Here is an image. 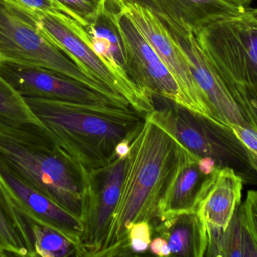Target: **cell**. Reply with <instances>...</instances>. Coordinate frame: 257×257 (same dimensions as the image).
<instances>
[{"label":"cell","mask_w":257,"mask_h":257,"mask_svg":"<svg viewBox=\"0 0 257 257\" xmlns=\"http://www.w3.org/2000/svg\"><path fill=\"white\" fill-rule=\"evenodd\" d=\"M178 158V140L145 116L130 145L118 203L99 256L130 254L128 230L136 222L157 218Z\"/></svg>","instance_id":"cell-1"},{"label":"cell","mask_w":257,"mask_h":257,"mask_svg":"<svg viewBox=\"0 0 257 257\" xmlns=\"http://www.w3.org/2000/svg\"><path fill=\"white\" fill-rule=\"evenodd\" d=\"M23 98L56 146L88 170L112 161L117 145L125 139L133 141L145 119L131 107Z\"/></svg>","instance_id":"cell-2"},{"label":"cell","mask_w":257,"mask_h":257,"mask_svg":"<svg viewBox=\"0 0 257 257\" xmlns=\"http://www.w3.org/2000/svg\"><path fill=\"white\" fill-rule=\"evenodd\" d=\"M194 34L257 131V8L249 6L238 15L216 20Z\"/></svg>","instance_id":"cell-3"},{"label":"cell","mask_w":257,"mask_h":257,"mask_svg":"<svg viewBox=\"0 0 257 257\" xmlns=\"http://www.w3.org/2000/svg\"><path fill=\"white\" fill-rule=\"evenodd\" d=\"M0 161L84 223L89 170L58 146L29 144L0 135Z\"/></svg>","instance_id":"cell-4"},{"label":"cell","mask_w":257,"mask_h":257,"mask_svg":"<svg viewBox=\"0 0 257 257\" xmlns=\"http://www.w3.org/2000/svg\"><path fill=\"white\" fill-rule=\"evenodd\" d=\"M0 60L48 68L91 88L120 107H130L123 97L87 75L51 42L31 15L6 0H0Z\"/></svg>","instance_id":"cell-5"},{"label":"cell","mask_w":257,"mask_h":257,"mask_svg":"<svg viewBox=\"0 0 257 257\" xmlns=\"http://www.w3.org/2000/svg\"><path fill=\"white\" fill-rule=\"evenodd\" d=\"M169 101L146 116L172 134L199 158L211 157L218 168L229 167L244 181L257 179L248 154L229 127Z\"/></svg>","instance_id":"cell-6"},{"label":"cell","mask_w":257,"mask_h":257,"mask_svg":"<svg viewBox=\"0 0 257 257\" xmlns=\"http://www.w3.org/2000/svg\"><path fill=\"white\" fill-rule=\"evenodd\" d=\"M30 15L40 31L87 75L123 97L141 114L154 110V98L122 78L93 50L85 26L62 12Z\"/></svg>","instance_id":"cell-7"},{"label":"cell","mask_w":257,"mask_h":257,"mask_svg":"<svg viewBox=\"0 0 257 257\" xmlns=\"http://www.w3.org/2000/svg\"><path fill=\"white\" fill-rule=\"evenodd\" d=\"M107 6L112 12L123 40L126 72L131 81L151 98H163L191 110L178 83L131 18L109 0Z\"/></svg>","instance_id":"cell-8"},{"label":"cell","mask_w":257,"mask_h":257,"mask_svg":"<svg viewBox=\"0 0 257 257\" xmlns=\"http://www.w3.org/2000/svg\"><path fill=\"white\" fill-rule=\"evenodd\" d=\"M109 1L131 18L178 83L192 111L223 125L214 116L198 87L185 53L154 11L134 0Z\"/></svg>","instance_id":"cell-9"},{"label":"cell","mask_w":257,"mask_h":257,"mask_svg":"<svg viewBox=\"0 0 257 257\" xmlns=\"http://www.w3.org/2000/svg\"><path fill=\"white\" fill-rule=\"evenodd\" d=\"M157 17L185 53L195 81L219 122L228 127L233 124L250 126L237 103L233 90L208 60L194 33L166 18Z\"/></svg>","instance_id":"cell-10"},{"label":"cell","mask_w":257,"mask_h":257,"mask_svg":"<svg viewBox=\"0 0 257 257\" xmlns=\"http://www.w3.org/2000/svg\"><path fill=\"white\" fill-rule=\"evenodd\" d=\"M126 158L116 157L105 167L89 170L88 200L81 256H99L118 203Z\"/></svg>","instance_id":"cell-11"},{"label":"cell","mask_w":257,"mask_h":257,"mask_svg":"<svg viewBox=\"0 0 257 257\" xmlns=\"http://www.w3.org/2000/svg\"><path fill=\"white\" fill-rule=\"evenodd\" d=\"M0 185L12 208L27 225L33 222L57 231L75 244L78 250L77 256H81V239L85 226L79 218L29 185L1 161Z\"/></svg>","instance_id":"cell-12"},{"label":"cell","mask_w":257,"mask_h":257,"mask_svg":"<svg viewBox=\"0 0 257 257\" xmlns=\"http://www.w3.org/2000/svg\"><path fill=\"white\" fill-rule=\"evenodd\" d=\"M0 75L23 98L118 106L83 83L43 66L0 60Z\"/></svg>","instance_id":"cell-13"},{"label":"cell","mask_w":257,"mask_h":257,"mask_svg":"<svg viewBox=\"0 0 257 257\" xmlns=\"http://www.w3.org/2000/svg\"><path fill=\"white\" fill-rule=\"evenodd\" d=\"M244 180L229 167L216 169L204 181L196 199L195 212L208 237L224 232L241 205Z\"/></svg>","instance_id":"cell-14"},{"label":"cell","mask_w":257,"mask_h":257,"mask_svg":"<svg viewBox=\"0 0 257 257\" xmlns=\"http://www.w3.org/2000/svg\"><path fill=\"white\" fill-rule=\"evenodd\" d=\"M199 158L178 141L176 167L160 202L157 220L195 212L196 199L208 177L199 170Z\"/></svg>","instance_id":"cell-15"},{"label":"cell","mask_w":257,"mask_h":257,"mask_svg":"<svg viewBox=\"0 0 257 257\" xmlns=\"http://www.w3.org/2000/svg\"><path fill=\"white\" fill-rule=\"evenodd\" d=\"M0 135L29 144L54 146L43 124L0 75Z\"/></svg>","instance_id":"cell-16"},{"label":"cell","mask_w":257,"mask_h":257,"mask_svg":"<svg viewBox=\"0 0 257 257\" xmlns=\"http://www.w3.org/2000/svg\"><path fill=\"white\" fill-rule=\"evenodd\" d=\"M196 33L210 23L238 15L244 8L223 0H134ZM246 8V7H245Z\"/></svg>","instance_id":"cell-17"},{"label":"cell","mask_w":257,"mask_h":257,"mask_svg":"<svg viewBox=\"0 0 257 257\" xmlns=\"http://www.w3.org/2000/svg\"><path fill=\"white\" fill-rule=\"evenodd\" d=\"M155 231L168 241L172 254L184 257H203L206 254L208 234L196 212L160 220Z\"/></svg>","instance_id":"cell-18"},{"label":"cell","mask_w":257,"mask_h":257,"mask_svg":"<svg viewBox=\"0 0 257 257\" xmlns=\"http://www.w3.org/2000/svg\"><path fill=\"white\" fill-rule=\"evenodd\" d=\"M87 30L90 35L92 47L99 57L108 63L122 78L133 83L126 72V54L123 40L114 21L112 12L107 3L105 10L94 23L87 27Z\"/></svg>","instance_id":"cell-19"},{"label":"cell","mask_w":257,"mask_h":257,"mask_svg":"<svg viewBox=\"0 0 257 257\" xmlns=\"http://www.w3.org/2000/svg\"><path fill=\"white\" fill-rule=\"evenodd\" d=\"M205 256L257 257V241L242 205L237 208L224 232L208 237Z\"/></svg>","instance_id":"cell-20"},{"label":"cell","mask_w":257,"mask_h":257,"mask_svg":"<svg viewBox=\"0 0 257 257\" xmlns=\"http://www.w3.org/2000/svg\"><path fill=\"white\" fill-rule=\"evenodd\" d=\"M36 256L30 228L0 185V257Z\"/></svg>","instance_id":"cell-21"},{"label":"cell","mask_w":257,"mask_h":257,"mask_svg":"<svg viewBox=\"0 0 257 257\" xmlns=\"http://www.w3.org/2000/svg\"><path fill=\"white\" fill-rule=\"evenodd\" d=\"M28 225L36 256H77V247L64 235L39 223L30 222Z\"/></svg>","instance_id":"cell-22"},{"label":"cell","mask_w":257,"mask_h":257,"mask_svg":"<svg viewBox=\"0 0 257 257\" xmlns=\"http://www.w3.org/2000/svg\"><path fill=\"white\" fill-rule=\"evenodd\" d=\"M86 27L96 21L106 8L107 0H58Z\"/></svg>","instance_id":"cell-23"},{"label":"cell","mask_w":257,"mask_h":257,"mask_svg":"<svg viewBox=\"0 0 257 257\" xmlns=\"http://www.w3.org/2000/svg\"><path fill=\"white\" fill-rule=\"evenodd\" d=\"M6 1L13 5L15 7L18 8L20 10L27 13L62 12L78 21L76 17L67 8L62 5L58 0H6Z\"/></svg>","instance_id":"cell-24"},{"label":"cell","mask_w":257,"mask_h":257,"mask_svg":"<svg viewBox=\"0 0 257 257\" xmlns=\"http://www.w3.org/2000/svg\"><path fill=\"white\" fill-rule=\"evenodd\" d=\"M151 227L148 221L136 222L128 232V248L133 253L148 251L151 240Z\"/></svg>","instance_id":"cell-25"},{"label":"cell","mask_w":257,"mask_h":257,"mask_svg":"<svg viewBox=\"0 0 257 257\" xmlns=\"http://www.w3.org/2000/svg\"><path fill=\"white\" fill-rule=\"evenodd\" d=\"M229 127L245 148L252 166L257 173V131L247 125L233 124Z\"/></svg>","instance_id":"cell-26"},{"label":"cell","mask_w":257,"mask_h":257,"mask_svg":"<svg viewBox=\"0 0 257 257\" xmlns=\"http://www.w3.org/2000/svg\"><path fill=\"white\" fill-rule=\"evenodd\" d=\"M247 222L257 241V191L250 190L242 204Z\"/></svg>","instance_id":"cell-27"},{"label":"cell","mask_w":257,"mask_h":257,"mask_svg":"<svg viewBox=\"0 0 257 257\" xmlns=\"http://www.w3.org/2000/svg\"><path fill=\"white\" fill-rule=\"evenodd\" d=\"M150 251L159 256H169L172 254L168 241L163 237H157L150 244Z\"/></svg>","instance_id":"cell-28"},{"label":"cell","mask_w":257,"mask_h":257,"mask_svg":"<svg viewBox=\"0 0 257 257\" xmlns=\"http://www.w3.org/2000/svg\"><path fill=\"white\" fill-rule=\"evenodd\" d=\"M198 167L199 170L206 176L211 175L213 172H215L216 169L218 168L215 160L213 159L211 157H202L199 158L198 161Z\"/></svg>","instance_id":"cell-29"},{"label":"cell","mask_w":257,"mask_h":257,"mask_svg":"<svg viewBox=\"0 0 257 257\" xmlns=\"http://www.w3.org/2000/svg\"><path fill=\"white\" fill-rule=\"evenodd\" d=\"M132 140L125 139L120 141L115 148V155L119 158H126L130 155Z\"/></svg>","instance_id":"cell-30"},{"label":"cell","mask_w":257,"mask_h":257,"mask_svg":"<svg viewBox=\"0 0 257 257\" xmlns=\"http://www.w3.org/2000/svg\"><path fill=\"white\" fill-rule=\"evenodd\" d=\"M223 1L236 5V6H240V7L245 8L249 7L253 0H223Z\"/></svg>","instance_id":"cell-31"}]
</instances>
